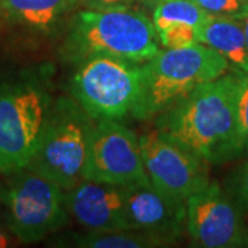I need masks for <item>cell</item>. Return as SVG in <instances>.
Masks as SVG:
<instances>
[{"instance_id": "obj_2", "label": "cell", "mask_w": 248, "mask_h": 248, "mask_svg": "<svg viewBox=\"0 0 248 248\" xmlns=\"http://www.w3.org/2000/svg\"><path fill=\"white\" fill-rule=\"evenodd\" d=\"M141 66V93L131 113L148 120L166 113L199 86L226 75L231 63L217 50L197 43L160 50Z\"/></svg>"}, {"instance_id": "obj_22", "label": "cell", "mask_w": 248, "mask_h": 248, "mask_svg": "<svg viewBox=\"0 0 248 248\" xmlns=\"http://www.w3.org/2000/svg\"><path fill=\"white\" fill-rule=\"evenodd\" d=\"M243 24V28H244V32H246V39H247V45H248V6L246 7V10L243 11L241 17L239 18Z\"/></svg>"}, {"instance_id": "obj_1", "label": "cell", "mask_w": 248, "mask_h": 248, "mask_svg": "<svg viewBox=\"0 0 248 248\" xmlns=\"http://www.w3.org/2000/svg\"><path fill=\"white\" fill-rule=\"evenodd\" d=\"M159 127L208 164H221L244 155L237 75H223L199 86L160 115Z\"/></svg>"}, {"instance_id": "obj_6", "label": "cell", "mask_w": 248, "mask_h": 248, "mask_svg": "<svg viewBox=\"0 0 248 248\" xmlns=\"http://www.w3.org/2000/svg\"><path fill=\"white\" fill-rule=\"evenodd\" d=\"M50 110L46 93L32 83L0 86V172L27 167Z\"/></svg>"}, {"instance_id": "obj_24", "label": "cell", "mask_w": 248, "mask_h": 248, "mask_svg": "<svg viewBox=\"0 0 248 248\" xmlns=\"http://www.w3.org/2000/svg\"><path fill=\"white\" fill-rule=\"evenodd\" d=\"M142 1H145V3H149V4H152V3H159V1H161V0H142Z\"/></svg>"}, {"instance_id": "obj_8", "label": "cell", "mask_w": 248, "mask_h": 248, "mask_svg": "<svg viewBox=\"0 0 248 248\" xmlns=\"http://www.w3.org/2000/svg\"><path fill=\"white\" fill-rule=\"evenodd\" d=\"M84 179L120 186L151 184L135 133L117 120H97L90 137Z\"/></svg>"}, {"instance_id": "obj_19", "label": "cell", "mask_w": 248, "mask_h": 248, "mask_svg": "<svg viewBox=\"0 0 248 248\" xmlns=\"http://www.w3.org/2000/svg\"><path fill=\"white\" fill-rule=\"evenodd\" d=\"M239 79V123L244 145V155L248 156V72H234Z\"/></svg>"}, {"instance_id": "obj_4", "label": "cell", "mask_w": 248, "mask_h": 248, "mask_svg": "<svg viewBox=\"0 0 248 248\" xmlns=\"http://www.w3.org/2000/svg\"><path fill=\"white\" fill-rule=\"evenodd\" d=\"M93 117L76 101L60 99L50 110L33 157L27 167L71 190L84 181Z\"/></svg>"}, {"instance_id": "obj_15", "label": "cell", "mask_w": 248, "mask_h": 248, "mask_svg": "<svg viewBox=\"0 0 248 248\" xmlns=\"http://www.w3.org/2000/svg\"><path fill=\"white\" fill-rule=\"evenodd\" d=\"M170 243L161 236L135 229L89 231L76 237V246L84 248H152Z\"/></svg>"}, {"instance_id": "obj_17", "label": "cell", "mask_w": 248, "mask_h": 248, "mask_svg": "<svg viewBox=\"0 0 248 248\" xmlns=\"http://www.w3.org/2000/svg\"><path fill=\"white\" fill-rule=\"evenodd\" d=\"M157 37L164 48L189 47L199 43V29L185 24H177L157 31Z\"/></svg>"}, {"instance_id": "obj_9", "label": "cell", "mask_w": 248, "mask_h": 248, "mask_svg": "<svg viewBox=\"0 0 248 248\" xmlns=\"http://www.w3.org/2000/svg\"><path fill=\"white\" fill-rule=\"evenodd\" d=\"M142 159L151 184L160 192L184 200L210 184L207 161L163 131L140 137Z\"/></svg>"}, {"instance_id": "obj_16", "label": "cell", "mask_w": 248, "mask_h": 248, "mask_svg": "<svg viewBox=\"0 0 248 248\" xmlns=\"http://www.w3.org/2000/svg\"><path fill=\"white\" fill-rule=\"evenodd\" d=\"M211 17L213 16L205 13L193 0H161L155 7L153 25L156 32L177 24L200 29Z\"/></svg>"}, {"instance_id": "obj_13", "label": "cell", "mask_w": 248, "mask_h": 248, "mask_svg": "<svg viewBox=\"0 0 248 248\" xmlns=\"http://www.w3.org/2000/svg\"><path fill=\"white\" fill-rule=\"evenodd\" d=\"M199 43L222 54L234 72H248V45L239 18L211 17L199 29Z\"/></svg>"}, {"instance_id": "obj_23", "label": "cell", "mask_w": 248, "mask_h": 248, "mask_svg": "<svg viewBox=\"0 0 248 248\" xmlns=\"http://www.w3.org/2000/svg\"><path fill=\"white\" fill-rule=\"evenodd\" d=\"M10 246V239L9 236H7V233L6 231L1 228V225H0V248H6Z\"/></svg>"}, {"instance_id": "obj_12", "label": "cell", "mask_w": 248, "mask_h": 248, "mask_svg": "<svg viewBox=\"0 0 248 248\" xmlns=\"http://www.w3.org/2000/svg\"><path fill=\"white\" fill-rule=\"evenodd\" d=\"M125 189L127 186L84 179L65 193L68 213L87 231L128 229Z\"/></svg>"}, {"instance_id": "obj_25", "label": "cell", "mask_w": 248, "mask_h": 248, "mask_svg": "<svg viewBox=\"0 0 248 248\" xmlns=\"http://www.w3.org/2000/svg\"><path fill=\"white\" fill-rule=\"evenodd\" d=\"M246 246L248 247V233H247V241H246Z\"/></svg>"}, {"instance_id": "obj_26", "label": "cell", "mask_w": 248, "mask_h": 248, "mask_svg": "<svg viewBox=\"0 0 248 248\" xmlns=\"http://www.w3.org/2000/svg\"><path fill=\"white\" fill-rule=\"evenodd\" d=\"M247 1H248V0H247Z\"/></svg>"}, {"instance_id": "obj_3", "label": "cell", "mask_w": 248, "mask_h": 248, "mask_svg": "<svg viewBox=\"0 0 248 248\" xmlns=\"http://www.w3.org/2000/svg\"><path fill=\"white\" fill-rule=\"evenodd\" d=\"M69 46L83 58L105 55L137 63L146 62L160 51L153 22L128 7L80 13Z\"/></svg>"}, {"instance_id": "obj_11", "label": "cell", "mask_w": 248, "mask_h": 248, "mask_svg": "<svg viewBox=\"0 0 248 248\" xmlns=\"http://www.w3.org/2000/svg\"><path fill=\"white\" fill-rule=\"evenodd\" d=\"M125 223L128 229L157 234L174 243L186 228V204L152 184L127 186Z\"/></svg>"}, {"instance_id": "obj_10", "label": "cell", "mask_w": 248, "mask_h": 248, "mask_svg": "<svg viewBox=\"0 0 248 248\" xmlns=\"http://www.w3.org/2000/svg\"><path fill=\"white\" fill-rule=\"evenodd\" d=\"M186 229L193 246L229 248L246 246L239 205L223 192L219 184L210 182L186 199Z\"/></svg>"}, {"instance_id": "obj_21", "label": "cell", "mask_w": 248, "mask_h": 248, "mask_svg": "<svg viewBox=\"0 0 248 248\" xmlns=\"http://www.w3.org/2000/svg\"><path fill=\"white\" fill-rule=\"evenodd\" d=\"M90 10H110L128 7L134 0H83Z\"/></svg>"}, {"instance_id": "obj_5", "label": "cell", "mask_w": 248, "mask_h": 248, "mask_svg": "<svg viewBox=\"0 0 248 248\" xmlns=\"http://www.w3.org/2000/svg\"><path fill=\"white\" fill-rule=\"evenodd\" d=\"M141 65L105 55L84 58L72 79V94L94 120H120L137 105Z\"/></svg>"}, {"instance_id": "obj_20", "label": "cell", "mask_w": 248, "mask_h": 248, "mask_svg": "<svg viewBox=\"0 0 248 248\" xmlns=\"http://www.w3.org/2000/svg\"><path fill=\"white\" fill-rule=\"evenodd\" d=\"M233 193L234 202L240 210L248 213V161L237 171L233 181Z\"/></svg>"}, {"instance_id": "obj_18", "label": "cell", "mask_w": 248, "mask_h": 248, "mask_svg": "<svg viewBox=\"0 0 248 248\" xmlns=\"http://www.w3.org/2000/svg\"><path fill=\"white\" fill-rule=\"evenodd\" d=\"M213 17L240 18L248 6L247 0H193Z\"/></svg>"}, {"instance_id": "obj_7", "label": "cell", "mask_w": 248, "mask_h": 248, "mask_svg": "<svg viewBox=\"0 0 248 248\" xmlns=\"http://www.w3.org/2000/svg\"><path fill=\"white\" fill-rule=\"evenodd\" d=\"M14 174L3 195L11 232L24 243L43 240L68 219L65 190L29 167Z\"/></svg>"}, {"instance_id": "obj_14", "label": "cell", "mask_w": 248, "mask_h": 248, "mask_svg": "<svg viewBox=\"0 0 248 248\" xmlns=\"http://www.w3.org/2000/svg\"><path fill=\"white\" fill-rule=\"evenodd\" d=\"M75 0H0L1 7L16 22L35 29L53 27L73 6Z\"/></svg>"}]
</instances>
